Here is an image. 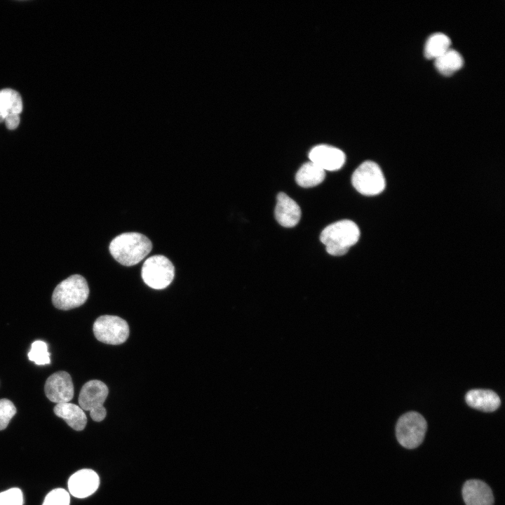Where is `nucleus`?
<instances>
[{
	"label": "nucleus",
	"instance_id": "nucleus-9",
	"mask_svg": "<svg viewBox=\"0 0 505 505\" xmlns=\"http://www.w3.org/2000/svg\"><path fill=\"white\" fill-rule=\"evenodd\" d=\"M46 397L57 404L69 403L74 397V384L70 375L59 371L48 377L44 385Z\"/></svg>",
	"mask_w": 505,
	"mask_h": 505
},
{
	"label": "nucleus",
	"instance_id": "nucleus-22",
	"mask_svg": "<svg viewBox=\"0 0 505 505\" xmlns=\"http://www.w3.org/2000/svg\"><path fill=\"white\" fill-rule=\"evenodd\" d=\"M70 497L67 490L56 488L46 496L42 505H69Z\"/></svg>",
	"mask_w": 505,
	"mask_h": 505
},
{
	"label": "nucleus",
	"instance_id": "nucleus-5",
	"mask_svg": "<svg viewBox=\"0 0 505 505\" xmlns=\"http://www.w3.org/2000/svg\"><path fill=\"white\" fill-rule=\"evenodd\" d=\"M426 428V422L422 415L416 412H407L397 422V440L404 447L415 448L422 443Z\"/></svg>",
	"mask_w": 505,
	"mask_h": 505
},
{
	"label": "nucleus",
	"instance_id": "nucleus-20",
	"mask_svg": "<svg viewBox=\"0 0 505 505\" xmlns=\"http://www.w3.org/2000/svg\"><path fill=\"white\" fill-rule=\"evenodd\" d=\"M27 356L29 361L39 365H43L50 363L48 346L45 342L41 340L32 342Z\"/></svg>",
	"mask_w": 505,
	"mask_h": 505
},
{
	"label": "nucleus",
	"instance_id": "nucleus-21",
	"mask_svg": "<svg viewBox=\"0 0 505 505\" xmlns=\"http://www.w3.org/2000/svg\"><path fill=\"white\" fill-rule=\"evenodd\" d=\"M16 412L13 402L6 398L0 399V431L7 427Z\"/></svg>",
	"mask_w": 505,
	"mask_h": 505
},
{
	"label": "nucleus",
	"instance_id": "nucleus-11",
	"mask_svg": "<svg viewBox=\"0 0 505 505\" xmlns=\"http://www.w3.org/2000/svg\"><path fill=\"white\" fill-rule=\"evenodd\" d=\"M67 485L72 495L83 499L93 494L97 490L100 478L93 470L83 469L73 473L69 477Z\"/></svg>",
	"mask_w": 505,
	"mask_h": 505
},
{
	"label": "nucleus",
	"instance_id": "nucleus-13",
	"mask_svg": "<svg viewBox=\"0 0 505 505\" xmlns=\"http://www.w3.org/2000/svg\"><path fill=\"white\" fill-rule=\"evenodd\" d=\"M466 505H493L494 497L490 487L479 480H467L462 488Z\"/></svg>",
	"mask_w": 505,
	"mask_h": 505
},
{
	"label": "nucleus",
	"instance_id": "nucleus-19",
	"mask_svg": "<svg viewBox=\"0 0 505 505\" xmlns=\"http://www.w3.org/2000/svg\"><path fill=\"white\" fill-rule=\"evenodd\" d=\"M22 109L20 95L12 89L0 90V112L5 117L9 114H20Z\"/></svg>",
	"mask_w": 505,
	"mask_h": 505
},
{
	"label": "nucleus",
	"instance_id": "nucleus-15",
	"mask_svg": "<svg viewBox=\"0 0 505 505\" xmlns=\"http://www.w3.org/2000/svg\"><path fill=\"white\" fill-rule=\"evenodd\" d=\"M53 411L75 431H82L86 426V415L79 405L71 403H58Z\"/></svg>",
	"mask_w": 505,
	"mask_h": 505
},
{
	"label": "nucleus",
	"instance_id": "nucleus-25",
	"mask_svg": "<svg viewBox=\"0 0 505 505\" xmlns=\"http://www.w3.org/2000/svg\"><path fill=\"white\" fill-rule=\"evenodd\" d=\"M0 116H3V115L1 114V112H0Z\"/></svg>",
	"mask_w": 505,
	"mask_h": 505
},
{
	"label": "nucleus",
	"instance_id": "nucleus-1",
	"mask_svg": "<svg viewBox=\"0 0 505 505\" xmlns=\"http://www.w3.org/2000/svg\"><path fill=\"white\" fill-rule=\"evenodd\" d=\"M113 257L124 266H133L142 260L152 250V241L137 232H126L116 236L109 244Z\"/></svg>",
	"mask_w": 505,
	"mask_h": 505
},
{
	"label": "nucleus",
	"instance_id": "nucleus-10",
	"mask_svg": "<svg viewBox=\"0 0 505 505\" xmlns=\"http://www.w3.org/2000/svg\"><path fill=\"white\" fill-rule=\"evenodd\" d=\"M310 161L323 170L335 171L344 164L346 156L339 149L326 144L314 147L309 152Z\"/></svg>",
	"mask_w": 505,
	"mask_h": 505
},
{
	"label": "nucleus",
	"instance_id": "nucleus-6",
	"mask_svg": "<svg viewBox=\"0 0 505 505\" xmlns=\"http://www.w3.org/2000/svg\"><path fill=\"white\" fill-rule=\"evenodd\" d=\"M354 187L361 194L375 196L385 188V179L379 166L375 162L366 161L362 163L351 176Z\"/></svg>",
	"mask_w": 505,
	"mask_h": 505
},
{
	"label": "nucleus",
	"instance_id": "nucleus-23",
	"mask_svg": "<svg viewBox=\"0 0 505 505\" xmlns=\"http://www.w3.org/2000/svg\"><path fill=\"white\" fill-rule=\"evenodd\" d=\"M23 494L20 489L13 487L0 492V505H23Z\"/></svg>",
	"mask_w": 505,
	"mask_h": 505
},
{
	"label": "nucleus",
	"instance_id": "nucleus-2",
	"mask_svg": "<svg viewBox=\"0 0 505 505\" xmlns=\"http://www.w3.org/2000/svg\"><path fill=\"white\" fill-rule=\"evenodd\" d=\"M360 238L357 224L349 220H342L327 226L321 233L320 240L326 251L333 256L345 255Z\"/></svg>",
	"mask_w": 505,
	"mask_h": 505
},
{
	"label": "nucleus",
	"instance_id": "nucleus-7",
	"mask_svg": "<svg viewBox=\"0 0 505 505\" xmlns=\"http://www.w3.org/2000/svg\"><path fill=\"white\" fill-rule=\"evenodd\" d=\"M175 276L173 263L166 257L157 255L149 257L142 267V278L150 288L161 290L168 286Z\"/></svg>",
	"mask_w": 505,
	"mask_h": 505
},
{
	"label": "nucleus",
	"instance_id": "nucleus-16",
	"mask_svg": "<svg viewBox=\"0 0 505 505\" xmlns=\"http://www.w3.org/2000/svg\"><path fill=\"white\" fill-rule=\"evenodd\" d=\"M325 177V172L309 161L303 164L295 175L298 185L304 188L313 187L321 184Z\"/></svg>",
	"mask_w": 505,
	"mask_h": 505
},
{
	"label": "nucleus",
	"instance_id": "nucleus-12",
	"mask_svg": "<svg viewBox=\"0 0 505 505\" xmlns=\"http://www.w3.org/2000/svg\"><path fill=\"white\" fill-rule=\"evenodd\" d=\"M275 217L279 224L284 227H293L301 217L298 204L286 194L280 192L276 197Z\"/></svg>",
	"mask_w": 505,
	"mask_h": 505
},
{
	"label": "nucleus",
	"instance_id": "nucleus-14",
	"mask_svg": "<svg viewBox=\"0 0 505 505\" xmlns=\"http://www.w3.org/2000/svg\"><path fill=\"white\" fill-rule=\"evenodd\" d=\"M465 399L470 407L486 412L496 410L501 403L499 396L489 389H472L466 393Z\"/></svg>",
	"mask_w": 505,
	"mask_h": 505
},
{
	"label": "nucleus",
	"instance_id": "nucleus-17",
	"mask_svg": "<svg viewBox=\"0 0 505 505\" xmlns=\"http://www.w3.org/2000/svg\"><path fill=\"white\" fill-rule=\"evenodd\" d=\"M434 60L436 68L444 75L452 74L459 69L464 63L462 55L452 48H449Z\"/></svg>",
	"mask_w": 505,
	"mask_h": 505
},
{
	"label": "nucleus",
	"instance_id": "nucleus-8",
	"mask_svg": "<svg viewBox=\"0 0 505 505\" xmlns=\"http://www.w3.org/2000/svg\"><path fill=\"white\" fill-rule=\"evenodd\" d=\"M93 330L97 340L108 344H121L129 336L128 323L116 316H100L94 322Z\"/></svg>",
	"mask_w": 505,
	"mask_h": 505
},
{
	"label": "nucleus",
	"instance_id": "nucleus-18",
	"mask_svg": "<svg viewBox=\"0 0 505 505\" xmlns=\"http://www.w3.org/2000/svg\"><path fill=\"white\" fill-rule=\"evenodd\" d=\"M450 37L444 33L436 32L431 34L426 41L424 53L429 59H436L450 48Z\"/></svg>",
	"mask_w": 505,
	"mask_h": 505
},
{
	"label": "nucleus",
	"instance_id": "nucleus-4",
	"mask_svg": "<svg viewBox=\"0 0 505 505\" xmlns=\"http://www.w3.org/2000/svg\"><path fill=\"white\" fill-rule=\"evenodd\" d=\"M109 390L107 385L97 379L90 380L82 386L79 396V404L83 410L90 412L93 421L101 422L107 415L103 404L108 396Z\"/></svg>",
	"mask_w": 505,
	"mask_h": 505
},
{
	"label": "nucleus",
	"instance_id": "nucleus-3",
	"mask_svg": "<svg viewBox=\"0 0 505 505\" xmlns=\"http://www.w3.org/2000/svg\"><path fill=\"white\" fill-rule=\"evenodd\" d=\"M88 295L89 288L86 280L79 274H74L55 288L52 302L57 309L66 311L83 304Z\"/></svg>",
	"mask_w": 505,
	"mask_h": 505
},
{
	"label": "nucleus",
	"instance_id": "nucleus-24",
	"mask_svg": "<svg viewBox=\"0 0 505 505\" xmlns=\"http://www.w3.org/2000/svg\"><path fill=\"white\" fill-rule=\"evenodd\" d=\"M4 120L6 127L10 130H13L18 126L20 116L18 114H9L5 117Z\"/></svg>",
	"mask_w": 505,
	"mask_h": 505
}]
</instances>
